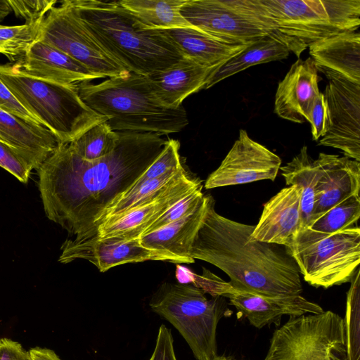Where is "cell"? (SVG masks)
Here are the masks:
<instances>
[{"instance_id": "b9f144b4", "label": "cell", "mask_w": 360, "mask_h": 360, "mask_svg": "<svg viewBox=\"0 0 360 360\" xmlns=\"http://www.w3.org/2000/svg\"><path fill=\"white\" fill-rule=\"evenodd\" d=\"M31 360H61L56 353L50 349L34 347L29 350Z\"/></svg>"}, {"instance_id": "ffe728a7", "label": "cell", "mask_w": 360, "mask_h": 360, "mask_svg": "<svg viewBox=\"0 0 360 360\" xmlns=\"http://www.w3.org/2000/svg\"><path fill=\"white\" fill-rule=\"evenodd\" d=\"M18 62L25 73L44 80L75 84L101 79L87 68L54 46L37 39Z\"/></svg>"}, {"instance_id": "484cf974", "label": "cell", "mask_w": 360, "mask_h": 360, "mask_svg": "<svg viewBox=\"0 0 360 360\" xmlns=\"http://www.w3.org/2000/svg\"><path fill=\"white\" fill-rule=\"evenodd\" d=\"M289 53L288 48L281 41L273 35H265L215 69L204 89L253 65L285 59Z\"/></svg>"}, {"instance_id": "ab89813d", "label": "cell", "mask_w": 360, "mask_h": 360, "mask_svg": "<svg viewBox=\"0 0 360 360\" xmlns=\"http://www.w3.org/2000/svg\"><path fill=\"white\" fill-rule=\"evenodd\" d=\"M173 342L170 330L162 324L158 329L155 346L149 360H177Z\"/></svg>"}, {"instance_id": "e575fe53", "label": "cell", "mask_w": 360, "mask_h": 360, "mask_svg": "<svg viewBox=\"0 0 360 360\" xmlns=\"http://www.w3.org/2000/svg\"><path fill=\"white\" fill-rule=\"evenodd\" d=\"M180 143L178 140L169 139L166 141L162 152L134 185L145 181L158 178L167 172L174 171L183 166L179 155Z\"/></svg>"}, {"instance_id": "74e56055", "label": "cell", "mask_w": 360, "mask_h": 360, "mask_svg": "<svg viewBox=\"0 0 360 360\" xmlns=\"http://www.w3.org/2000/svg\"><path fill=\"white\" fill-rule=\"evenodd\" d=\"M311 124L312 139L319 141L325 136L330 127L329 110L324 94L319 93L312 106L309 122Z\"/></svg>"}, {"instance_id": "d590c367", "label": "cell", "mask_w": 360, "mask_h": 360, "mask_svg": "<svg viewBox=\"0 0 360 360\" xmlns=\"http://www.w3.org/2000/svg\"><path fill=\"white\" fill-rule=\"evenodd\" d=\"M202 188V185L175 203L151 224L142 235L151 233L192 214L205 200V195H203Z\"/></svg>"}, {"instance_id": "9a60e30c", "label": "cell", "mask_w": 360, "mask_h": 360, "mask_svg": "<svg viewBox=\"0 0 360 360\" xmlns=\"http://www.w3.org/2000/svg\"><path fill=\"white\" fill-rule=\"evenodd\" d=\"M202 186L188 173L146 202L107 218L97 229V237L139 238L148 227L175 203Z\"/></svg>"}, {"instance_id": "d4e9b609", "label": "cell", "mask_w": 360, "mask_h": 360, "mask_svg": "<svg viewBox=\"0 0 360 360\" xmlns=\"http://www.w3.org/2000/svg\"><path fill=\"white\" fill-rule=\"evenodd\" d=\"M0 141L39 158L43 162L61 143L44 126L0 109Z\"/></svg>"}, {"instance_id": "ac0fdd59", "label": "cell", "mask_w": 360, "mask_h": 360, "mask_svg": "<svg viewBox=\"0 0 360 360\" xmlns=\"http://www.w3.org/2000/svg\"><path fill=\"white\" fill-rule=\"evenodd\" d=\"M313 223L340 202L360 192V163L347 157L320 153ZM312 223V224H313Z\"/></svg>"}, {"instance_id": "ee69618b", "label": "cell", "mask_w": 360, "mask_h": 360, "mask_svg": "<svg viewBox=\"0 0 360 360\" xmlns=\"http://www.w3.org/2000/svg\"><path fill=\"white\" fill-rule=\"evenodd\" d=\"M211 360H239V359H235L230 356H225V355L219 356V355H217V356H215L214 359H212Z\"/></svg>"}, {"instance_id": "6da1fadb", "label": "cell", "mask_w": 360, "mask_h": 360, "mask_svg": "<svg viewBox=\"0 0 360 360\" xmlns=\"http://www.w3.org/2000/svg\"><path fill=\"white\" fill-rule=\"evenodd\" d=\"M115 149L95 161L60 143L38 169L39 190L46 217L76 239L96 236L104 210L129 190L157 158L166 140L150 132L119 131Z\"/></svg>"}, {"instance_id": "cb8c5ba5", "label": "cell", "mask_w": 360, "mask_h": 360, "mask_svg": "<svg viewBox=\"0 0 360 360\" xmlns=\"http://www.w3.org/2000/svg\"><path fill=\"white\" fill-rule=\"evenodd\" d=\"M207 198L192 214L168 224L151 233L141 235V245L148 249L169 253L186 259L190 257L192 244L200 228L206 210Z\"/></svg>"}, {"instance_id": "83f0119b", "label": "cell", "mask_w": 360, "mask_h": 360, "mask_svg": "<svg viewBox=\"0 0 360 360\" xmlns=\"http://www.w3.org/2000/svg\"><path fill=\"white\" fill-rule=\"evenodd\" d=\"M186 0H120V4L154 30L195 27L181 15Z\"/></svg>"}, {"instance_id": "4fadbf2b", "label": "cell", "mask_w": 360, "mask_h": 360, "mask_svg": "<svg viewBox=\"0 0 360 360\" xmlns=\"http://www.w3.org/2000/svg\"><path fill=\"white\" fill-rule=\"evenodd\" d=\"M61 250L58 259L60 263L67 264L78 259H86L94 264L100 272H105L120 264L148 260L191 263L172 254L146 248L141 245L139 238H98L95 236L85 239H68L63 243Z\"/></svg>"}, {"instance_id": "8fae6325", "label": "cell", "mask_w": 360, "mask_h": 360, "mask_svg": "<svg viewBox=\"0 0 360 360\" xmlns=\"http://www.w3.org/2000/svg\"><path fill=\"white\" fill-rule=\"evenodd\" d=\"M38 39L63 51L101 78L130 73L105 51L69 0L49 10L41 22Z\"/></svg>"}, {"instance_id": "e0dca14e", "label": "cell", "mask_w": 360, "mask_h": 360, "mask_svg": "<svg viewBox=\"0 0 360 360\" xmlns=\"http://www.w3.org/2000/svg\"><path fill=\"white\" fill-rule=\"evenodd\" d=\"M221 297L229 298L230 304L259 329L272 323L278 326L283 316H299L323 311L321 306L301 295L267 297L235 290L230 283Z\"/></svg>"}, {"instance_id": "7402d4cb", "label": "cell", "mask_w": 360, "mask_h": 360, "mask_svg": "<svg viewBox=\"0 0 360 360\" xmlns=\"http://www.w3.org/2000/svg\"><path fill=\"white\" fill-rule=\"evenodd\" d=\"M309 49L318 70L333 71L360 84V34L357 30L324 39Z\"/></svg>"}, {"instance_id": "9c48e42d", "label": "cell", "mask_w": 360, "mask_h": 360, "mask_svg": "<svg viewBox=\"0 0 360 360\" xmlns=\"http://www.w3.org/2000/svg\"><path fill=\"white\" fill-rule=\"evenodd\" d=\"M264 360H349L344 319L330 310L290 317L274 331Z\"/></svg>"}, {"instance_id": "5bb4252c", "label": "cell", "mask_w": 360, "mask_h": 360, "mask_svg": "<svg viewBox=\"0 0 360 360\" xmlns=\"http://www.w3.org/2000/svg\"><path fill=\"white\" fill-rule=\"evenodd\" d=\"M281 166V159L264 146L252 140L244 129L219 167L207 177L206 189L274 181Z\"/></svg>"}, {"instance_id": "d6986e66", "label": "cell", "mask_w": 360, "mask_h": 360, "mask_svg": "<svg viewBox=\"0 0 360 360\" xmlns=\"http://www.w3.org/2000/svg\"><path fill=\"white\" fill-rule=\"evenodd\" d=\"M301 195V188L294 184L270 198L264 205L250 239L288 246L300 229Z\"/></svg>"}, {"instance_id": "52a82bcc", "label": "cell", "mask_w": 360, "mask_h": 360, "mask_svg": "<svg viewBox=\"0 0 360 360\" xmlns=\"http://www.w3.org/2000/svg\"><path fill=\"white\" fill-rule=\"evenodd\" d=\"M205 294L192 285L165 283L149 302L153 311L178 330L197 360L217 356V328L228 311L223 297L207 299Z\"/></svg>"}, {"instance_id": "8992f818", "label": "cell", "mask_w": 360, "mask_h": 360, "mask_svg": "<svg viewBox=\"0 0 360 360\" xmlns=\"http://www.w3.org/2000/svg\"><path fill=\"white\" fill-rule=\"evenodd\" d=\"M283 44L298 58L324 39L358 30L360 0H261Z\"/></svg>"}, {"instance_id": "d6a6232c", "label": "cell", "mask_w": 360, "mask_h": 360, "mask_svg": "<svg viewBox=\"0 0 360 360\" xmlns=\"http://www.w3.org/2000/svg\"><path fill=\"white\" fill-rule=\"evenodd\" d=\"M43 20L20 25H0V53L10 60H14L18 56L22 58L38 39Z\"/></svg>"}, {"instance_id": "7c38bea8", "label": "cell", "mask_w": 360, "mask_h": 360, "mask_svg": "<svg viewBox=\"0 0 360 360\" xmlns=\"http://www.w3.org/2000/svg\"><path fill=\"white\" fill-rule=\"evenodd\" d=\"M328 82L324 96L327 102L330 127L319 145L340 150L350 159L360 161V84L341 75L319 70Z\"/></svg>"}, {"instance_id": "4dcf8cb0", "label": "cell", "mask_w": 360, "mask_h": 360, "mask_svg": "<svg viewBox=\"0 0 360 360\" xmlns=\"http://www.w3.org/2000/svg\"><path fill=\"white\" fill-rule=\"evenodd\" d=\"M359 217L360 197L353 195L329 210L309 228L317 232L333 233L352 227Z\"/></svg>"}, {"instance_id": "7bdbcfd3", "label": "cell", "mask_w": 360, "mask_h": 360, "mask_svg": "<svg viewBox=\"0 0 360 360\" xmlns=\"http://www.w3.org/2000/svg\"><path fill=\"white\" fill-rule=\"evenodd\" d=\"M11 12L8 0H0V21Z\"/></svg>"}, {"instance_id": "5b68a950", "label": "cell", "mask_w": 360, "mask_h": 360, "mask_svg": "<svg viewBox=\"0 0 360 360\" xmlns=\"http://www.w3.org/2000/svg\"><path fill=\"white\" fill-rule=\"evenodd\" d=\"M0 80L61 143H70L94 125L107 121L82 100L76 84L32 77L23 72L18 63L0 65Z\"/></svg>"}, {"instance_id": "277c9868", "label": "cell", "mask_w": 360, "mask_h": 360, "mask_svg": "<svg viewBox=\"0 0 360 360\" xmlns=\"http://www.w3.org/2000/svg\"><path fill=\"white\" fill-rule=\"evenodd\" d=\"M79 96L91 110L105 117L113 131L160 135L181 131L188 119L184 108L165 106L147 76L130 72L98 84H76Z\"/></svg>"}, {"instance_id": "f35d334b", "label": "cell", "mask_w": 360, "mask_h": 360, "mask_svg": "<svg viewBox=\"0 0 360 360\" xmlns=\"http://www.w3.org/2000/svg\"><path fill=\"white\" fill-rule=\"evenodd\" d=\"M0 109L24 120L43 126L41 122L27 110L0 80Z\"/></svg>"}, {"instance_id": "f546056e", "label": "cell", "mask_w": 360, "mask_h": 360, "mask_svg": "<svg viewBox=\"0 0 360 360\" xmlns=\"http://www.w3.org/2000/svg\"><path fill=\"white\" fill-rule=\"evenodd\" d=\"M119 139V131H113L106 121L94 125L69 146L82 159L91 162L110 154Z\"/></svg>"}, {"instance_id": "4316f807", "label": "cell", "mask_w": 360, "mask_h": 360, "mask_svg": "<svg viewBox=\"0 0 360 360\" xmlns=\"http://www.w3.org/2000/svg\"><path fill=\"white\" fill-rule=\"evenodd\" d=\"M288 186L297 185L302 189L300 200V229L309 228L314 221L316 202L315 188L320 169L304 146L290 162L280 167Z\"/></svg>"}, {"instance_id": "8d00e7d4", "label": "cell", "mask_w": 360, "mask_h": 360, "mask_svg": "<svg viewBox=\"0 0 360 360\" xmlns=\"http://www.w3.org/2000/svg\"><path fill=\"white\" fill-rule=\"evenodd\" d=\"M57 2L56 0H8L11 11L24 18L27 24L43 20Z\"/></svg>"}, {"instance_id": "ba28073f", "label": "cell", "mask_w": 360, "mask_h": 360, "mask_svg": "<svg viewBox=\"0 0 360 360\" xmlns=\"http://www.w3.org/2000/svg\"><path fill=\"white\" fill-rule=\"evenodd\" d=\"M285 248L304 281L327 289L350 283L354 276L360 263V229L333 233L302 229Z\"/></svg>"}, {"instance_id": "7a4b0ae2", "label": "cell", "mask_w": 360, "mask_h": 360, "mask_svg": "<svg viewBox=\"0 0 360 360\" xmlns=\"http://www.w3.org/2000/svg\"><path fill=\"white\" fill-rule=\"evenodd\" d=\"M206 198L190 257L221 269L235 290L267 297L300 295V271L285 248L250 239L255 226L221 216L212 196Z\"/></svg>"}, {"instance_id": "44dd1931", "label": "cell", "mask_w": 360, "mask_h": 360, "mask_svg": "<svg viewBox=\"0 0 360 360\" xmlns=\"http://www.w3.org/2000/svg\"><path fill=\"white\" fill-rule=\"evenodd\" d=\"M215 69L184 57L170 67L147 77L159 101L168 108H176L181 106L186 97L204 89Z\"/></svg>"}, {"instance_id": "3957f363", "label": "cell", "mask_w": 360, "mask_h": 360, "mask_svg": "<svg viewBox=\"0 0 360 360\" xmlns=\"http://www.w3.org/2000/svg\"><path fill=\"white\" fill-rule=\"evenodd\" d=\"M69 2L105 51L129 72L149 76L184 58L163 30L147 27L119 1Z\"/></svg>"}, {"instance_id": "603a6c76", "label": "cell", "mask_w": 360, "mask_h": 360, "mask_svg": "<svg viewBox=\"0 0 360 360\" xmlns=\"http://www.w3.org/2000/svg\"><path fill=\"white\" fill-rule=\"evenodd\" d=\"M163 30L184 57L209 68H217L249 45L232 43L196 27Z\"/></svg>"}, {"instance_id": "30bf717a", "label": "cell", "mask_w": 360, "mask_h": 360, "mask_svg": "<svg viewBox=\"0 0 360 360\" xmlns=\"http://www.w3.org/2000/svg\"><path fill=\"white\" fill-rule=\"evenodd\" d=\"M181 13L193 27L232 43L248 45L268 34L282 41L261 0H186Z\"/></svg>"}, {"instance_id": "1f68e13d", "label": "cell", "mask_w": 360, "mask_h": 360, "mask_svg": "<svg viewBox=\"0 0 360 360\" xmlns=\"http://www.w3.org/2000/svg\"><path fill=\"white\" fill-rule=\"evenodd\" d=\"M359 268L351 281L347 293L344 319L349 360H360V278Z\"/></svg>"}, {"instance_id": "836d02e7", "label": "cell", "mask_w": 360, "mask_h": 360, "mask_svg": "<svg viewBox=\"0 0 360 360\" xmlns=\"http://www.w3.org/2000/svg\"><path fill=\"white\" fill-rule=\"evenodd\" d=\"M42 163L35 156L0 141V167L20 182L27 184L32 170H38Z\"/></svg>"}, {"instance_id": "60d3db41", "label": "cell", "mask_w": 360, "mask_h": 360, "mask_svg": "<svg viewBox=\"0 0 360 360\" xmlns=\"http://www.w3.org/2000/svg\"><path fill=\"white\" fill-rule=\"evenodd\" d=\"M0 360H31L29 351L10 338H0Z\"/></svg>"}, {"instance_id": "2e32d148", "label": "cell", "mask_w": 360, "mask_h": 360, "mask_svg": "<svg viewBox=\"0 0 360 360\" xmlns=\"http://www.w3.org/2000/svg\"><path fill=\"white\" fill-rule=\"evenodd\" d=\"M313 60L298 58L279 82L275 95L274 112L296 123L309 122L310 112L320 91L321 79Z\"/></svg>"}, {"instance_id": "f1b7e54d", "label": "cell", "mask_w": 360, "mask_h": 360, "mask_svg": "<svg viewBox=\"0 0 360 360\" xmlns=\"http://www.w3.org/2000/svg\"><path fill=\"white\" fill-rule=\"evenodd\" d=\"M187 174L188 172L184 166H181L179 169L167 172L158 178L133 185L104 210L95 225L96 236H97L98 226L107 218L126 212L146 202Z\"/></svg>"}]
</instances>
